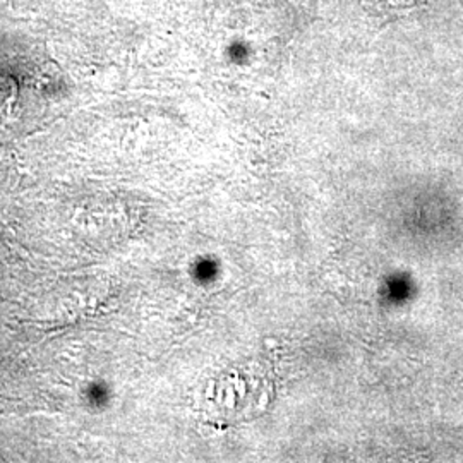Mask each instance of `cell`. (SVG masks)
I'll return each instance as SVG.
<instances>
[{
	"label": "cell",
	"instance_id": "1",
	"mask_svg": "<svg viewBox=\"0 0 463 463\" xmlns=\"http://www.w3.org/2000/svg\"><path fill=\"white\" fill-rule=\"evenodd\" d=\"M388 2L395 7H400V9H407V7H415V5H419L426 0H388Z\"/></svg>",
	"mask_w": 463,
	"mask_h": 463
}]
</instances>
